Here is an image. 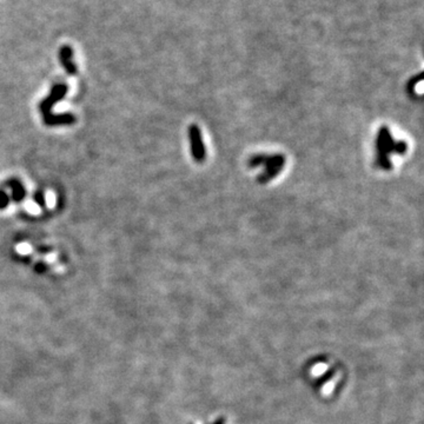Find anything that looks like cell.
<instances>
[{
  "instance_id": "1",
  "label": "cell",
  "mask_w": 424,
  "mask_h": 424,
  "mask_svg": "<svg viewBox=\"0 0 424 424\" xmlns=\"http://www.w3.org/2000/svg\"><path fill=\"white\" fill-rule=\"evenodd\" d=\"M408 150V145L404 140L395 142L390 130L386 126H382L376 137V166L383 170H390V154H404Z\"/></svg>"
},
{
  "instance_id": "2",
  "label": "cell",
  "mask_w": 424,
  "mask_h": 424,
  "mask_svg": "<svg viewBox=\"0 0 424 424\" xmlns=\"http://www.w3.org/2000/svg\"><path fill=\"white\" fill-rule=\"evenodd\" d=\"M285 165V156L283 154H265L258 153L252 156L249 160L250 168H258L264 166L265 170L258 177V182L260 184H266L275 177H277L282 172L283 168Z\"/></svg>"
},
{
  "instance_id": "3",
  "label": "cell",
  "mask_w": 424,
  "mask_h": 424,
  "mask_svg": "<svg viewBox=\"0 0 424 424\" xmlns=\"http://www.w3.org/2000/svg\"><path fill=\"white\" fill-rule=\"evenodd\" d=\"M67 90H68L67 85L63 84V83L62 84L54 85V86L52 87V90H51L50 94H48L47 98H45L44 100H42V104H40V106H39V108H40V111H42L44 118L45 117L50 116L51 110H52L53 106L56 105L57 103L59 102V100H62L65 96H66Z\"/></svg>"
},
{
  "instance_id": "4",
  "label": "cell",
  "mask_w": 424,
  "mask_h": 424,
  "mask_svg": "<svg viewBox=\"0 0 424 424\" xmlns=\"http://www.w3.org/2000/svg\"><path fill=\"white\" fill-rule=\"evenodd\" d=\"M189 137H190L191 142V152L194 160L198 163L204 162L206 157V151L204 143H203L202 132L200 128L197 125H191L189 127Z\"/></svg>"
},
{
  "instance_id": "5",
  "label": "cell",
  "mask_w": 424,
  "mask_h": 424,
  "mask_svg": "<svg viewBox=\"0 0 424 424\" xmlns=\"http://www.w3.org/2000/svg\"><path fill=\"white\" fill-rule=\"evenodd\" d=\"M59 62L62 64V66L64 67V70L66 71L68 74L74 76L78 72V68L77 65L73 62V51L71 48L70 45H63L59 50Z\"/></svg>"
},
{
  "instance_id": "6",
  "label": "cell",
  "mask_w": 424,
  "mask_h": 424,
  "mask_svg": "<svg viewBox=\"0 0 424 424\" xmlns=\"http://www.w3.org/2000/svg\"><path fill=\"white\" fill-rule=\"evenodd\" d=\"M74 118L73 114L71 113H63V114H50V116L45 117L44 122L46 125H70L73 124Z\"/></svg>"
},
{
  "instance_id": "7",
  "label": "cell",
  "mask_w": 424,
  "mask_h": 424,
  "mask_svg": "<svg viewBox=\"0 0 424 424\" xmlns=\"http://www.w3.org/2000/svg\"><path fill=\"white\" fill-rule=\"evenodd\" d=\"M8 185L12 189V198L16 202H20L25 197V189L21 183L17 179H12L8 182Z\"/></svg>"
},
{
  "instance_id": "8",
  "label": "cell",
  "mask_w": 424,
  "mask_h": 424,
  "mask_svg": "<svg viewBox=\"0 0 424 424\" xmlns=\"http://www.w3.org/2000/svg\"><path fill=\"white\" fill-rule=\"evenodd\" d=\"M10 204V197L4 191H0V209H6L7 205Z\"/></svg>"
},
{
  "instance_id": "9",
  "label": "cell",
  "mask_w": 424,
  "mask_h": 424,
  "mask_svg": "<svg viewBox=\"0 0 424 424\" xmlns=\"http://www.w3.org/2000/svg\"><path fill=\"white\" fill-rule=\"evenodd\" d=\"M42 198H44V197H42V194L40 192L36 193V196H34V200H36L39 205H44V199Z\"/></svg>"
}]
</instances>
